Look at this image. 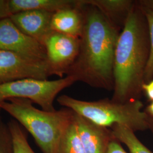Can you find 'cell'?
<instances>
[{
    "mask_svg": "<svg viewBox=\"0 0 153 153\" xmlns=\"http://www.w3.org/2000/svg\"><path fill=\"white\" fill-rule=\"evenodd\" d=\"M82 0H8L11 15L27 10H43L54 13L61 9L76 7Z\"/></svg>",
    "mask_w": 153,
    "mask_h": 153,
    "instance_id": "cell-13",
    "label": "cell"
},
{
    "mask_svg": "<svg viewBox=\"0 0 153 153\" xmlns=\"http://www.w3.org/2000/svg\"><path fill=\"white\" fill-rule=\"evenodd\" d=\"M85 5L96 7L120 31L124 27L135 1L131 0H83Z\"/></svg>",
    "mask_w": 153,
    "mask_h": 153,
    "instance_id": "cell-12",
    "label": "cell"
},
{
    "mask_svg": "<svg viewBox=\"0 0 153 153\" xmlns=\"http://www.w3.org/2000/svg\"><path fill=\"white\" fill-rule=\"evenodd\" d=\"M7 125L12 136L14 153H35L29 145L27 134L22 126L16 120H11Z\"/></svg>",
    "mask_w": 153,
    "mask_h": 153,
    "instance_id": "cell-17",
    "label": "cell"
},
{
    "mask_svg": "<svg viewBox=\"0 0 153 153\" xmlns=\"http://www.w3.org/2000/svg\"><path fill=\"white\" fill-rule=\"evenodd\" d=\"M59 104L82 116L94 123L107 128L116 124L126 126L133 131L149 129L148 115L141 100L118 103L112 99L85 101L66 95L57 99Z\"/></svg>",
    "mask_w": 153,
    "mask_h": 153,
    "instance_id": "cell-4",
    "label": "cell"
},
{
    "mask_svg": "<svg viewBox=\"0 0 153 153\" xmlns=\"http://www.w3.org/2000/svg\"><path fill=\"white\" fill-rule=\"evenodd\" d=\"M34 138L43 153H57L61 138L73 119L74 111L65 108L49 112L35 108L25 98L10 99L0 104Z\"/></svg>",
    "mask_w": 153,
    "mask_h": 153,
    "instance_id": "cell-3",
    "label": "cell"
},
{
    "mask_svg": "<svg viewBox=\"0 0 153 153\" xmlns=\"http://www.w3.org/2000/svg\"><path fill=\"white\" fill-rule=\"evenodd\" d=\"M144 111L148 116L153 117V102H152L150 104L148 105Z\"/></svg>",
    "mask_w": 153,
    "mask_h": 153,
    "instance_id": "cell-22",
    "label": "cell"
},
{
    "mask_svg": "<svg viewBox=\"0 0 153 153\" xmlns=\"http://www.w3.org/2000/svg\"><path fill=\"white\" fill-rule=\"evenodd\" d=\"M57 153H86L79 137L74 116L61 138Z\"/></svg>",
    "mask_w": 153,
    "mask_h": 153,
    "instance_id": "cell-16",
    "label": "cell"
},
{
    "mask_svg": "<svg viewBox=\"0 0 153 153\" xmlns=\"http://www.w3.org/2000/svg\"><path fill=\"white\" fill-rule=\"evenodd\" d=\"M85 26L78 55L66 76L92 88L113 90L115 49L120 31L98 9L83 6Z\"/></svg>",
    "mask_w": 153,
    "mask_h": 153,
    "instance_id": "cell-1",
    "label": "cell"
},
{
    "mask_svg": "<svg viewBox=\"0 0 153 153\" xmlns=\"http://www.w3.org/2000/svg\"><path fill=\"white\" fill-rule=\"evenodd\" d=\"M143 93L149 101L153 102V79L148 83H145L142 86Z\"/></svg>",
    "mask_w": 153,
    "mask_h": 153,
    "instance_id": "cell-21",
    "label": "cell"
},
{
    "mask_svg": "<svg viewBox=\"0 0 153 153\" xmlns=\"http://www.w3.org/2000/svg\"><path fill=\"white\" fill-rule=\"evenodd\" d=\"M0 153H14L11 133L0 115Z\"/></svg>",
    "mask_w": 153,
    "mask_h": 153,
    "instance_id": "cell-18",
    "label": "cell"
},
{
    "mask_svg": "<svg viewBox=\"0 0 153 153\" xmlns=\"http://www.w3.org/2000/svg\"><path fill=\"white\" fill-rule=\"evenodd\" d=\"M74 120L86 153H107L114 138L111 129L97 125L75 112Z\"/></svg>",
    "mask_w": 153,
    "mask_h": 153,
    "instance_id": "cell-9",
    "label": "cell"
},
{
    "mask_svg": "<svg viewBox=\"0 0 153 153\" xmlns=\"http://www.w3.org/2000/svg\"><path fill=\"white\" fill-rule=\"evenodd\" d=\"M120 143L114 137L109 143L107 153H128L121 146Z\"/></svg>",
    "mask_w": 153,
    "mask_h": 153,
    "instance_id": "cell-19",
    "label": "cell"
},
{
    "mask_svg": "<svg viewBox=\"0 0 153 153\" xmlns=\"http://www.w3.org/2000/svg\"><path fill=\"white\" fill-rule=\"evenodd\" d=\"M150 52L147 22L135 1L115 49L113 101L124 103L140 100Z\"/></svg>",
    "mask_w": 153,
    "mask_h": 153,
    "instance_id": "cell-2",
    "label": "cell"
},
{
    "mask_svg": "<svg viewBox=\"0 0 153 153\" xmlns=\"http://www.w3.org/2000/svg\"><path fill=\"white\" fill-rule=\"evenodd\" d=\"M148 123L149 129L150 130L153 134V117L148 115Z\"/></svg>",
    "mask_w": 153,
    "mask_h": 153,
    "instance_id": "cell-23",
    "label": "cell"
},
{
    "mask_svg": "<svg viewBox=\"0 0 153 153\" xmlns=\"http://www.w3.org/2000/svg\"><path fill=\"white\" fill-rule=\"evenodd\" d=\"M137 2L146 18L150 39V56L144 78L145 83H148L153 79V0H140Z\"/></svg>",
    "mask_w": 153,
    "mask_h": 153,
    "instance_id": "cell-15",
    "label": "cell"
},
{
    "mask_svg": "<svg viewBox=\"0 0 153 153\" xmlns=\"http://www.w3.org/2000/svg\"><path fill=\"white\" fill-rule=\"evenodd\" d=\"M110 129L115 138L126 145L130 153H153L141 142L134 131L126 126L116 124Z\"/></svg>",
    "mask_w": 153,
    "mask_h": 153,
    "instance_id": "cell-14",
    "label": "cell"
},
{
    "mask_svg": "<svg viewBox=\"0 0 153 153\" xmlns=\"http://www.w3.org/2000/svg\"><path fill=\"white\" fill-rule=\"evenodd\" d=\"M42 44L46 51L51 76H57L62 78L76 60L80 38L51 31L44 38Z\"/></svg>",
    "mask_w": 153,
    "mask_h": 153,
    "instance_id": "cell-6",
    "label": "cell"
},
{
    "mask_svg": "<svg viewBox=\"0 0 153 153\" xmlns=\"http://www.w3.org/2000/svg\"><path fill=\"white\" fill-rule=\"evenodd\" d=\"M75 82L72 76H66L53 81L23 78L2 83L0 84V104L10 99H28L44 111H54L53 103L59 93Z\"/></svg>",
    "mask_w": 153,
    "mask_h": 153,
    "instance_id": "cell-5",
    "label": "cell"
},
{
    "mask_svg": "<svg viewBox=\"0 0 153 153\" xmlns=\"http://www.w3.org/2000/svg\"><path fill=\"white\" fill-rule=\"evenodd\" d=\"M11 16L8 0H0V21L10 18Z\"/></svg>",
    "mask_w": 153,
    "mask_h": 153,
    "instance_id": "cell-20",
    "label": "cell"
},
{
    "mask_svg": "<svg viewBox=\"0 0 153 153\" xmlns=\"http://www.w3.org/2000/svg\"><path fill=\"white\" fill-rule=\"evenodd\" d=\"M53 14L43 10H27L14 14L10 19L23 33L42 43L51 31L50 25Z\"/></svg>",
    "mask_w": 153,
    "mask_h": 153,
    "instance_id": "cell-10",
    "label": "cell"
},
{
    "mask_svg": "<svg viewBox=\"0 0 153 153\" xmlns=\"http://www.w3.org/2000/svg\"><path fill=\"white\" fill-rule=\"evenodd\" d=\"M0 49L21 55L33 60L47 62L43 44L23 33L10 18L0 21Z\"/></svg>",
    "mask_w": 153,
    "mask_h": 153,
    "instance_id": "cell-7",
    "label": "cell"
},
{
    "mask_svg": "<svg viewBox=\"0 0 153 153\" xmlns=\"http://www.w3.org/2000/svg\"><path fill=\"white\" fill-rule=\"evenodd\" d=\"M50 76L47 62L0 49V84L23 78L47 80Z\"/></svg>",
    "mask_w": 153,
    "mask_h": 153,
    "instance_id": "cell-8",
    "label": "cell"
},
{
    "mask_svg": "<svg viewBox=\"0 0 153 153\" xmlns=\"http://www.w3.org/2000/svg\"><path fill=\"white\" fill-rule=\"evenodd\" d=\"M83 0L81 4L55 12L51 18V30L80 38L85 26Z\"/></svg>",
    "mask_w": 153,
    "mask_h": 153,
    "instance_id": "cell-11",
    "label": "cell"
}]
</instances>
